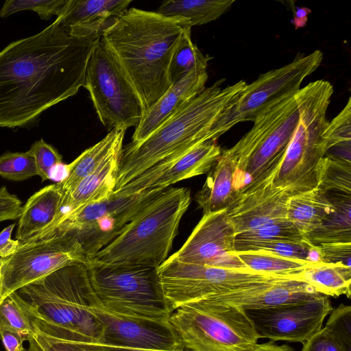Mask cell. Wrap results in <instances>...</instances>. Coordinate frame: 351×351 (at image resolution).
Here are the masks:
<instances>
[{
    "mask_svg": "<svg viewBox=\"0 0 351 351\" xmlns=\"http://www.w3.org/2000/svg\"><path fill=\"white\" fill-rule=\"evenodd\" d=\"M101 33L69 34L55 21L0 51V127L32 124L40 114L84 87L86 67Z\"/></svg>",
    "mask_w": 351,
    "mask_h": 351,
    "instance_id": "1",
    "label": "cell"
},
{
    "mask_svg": "<svg viewBox=\"0 0 351 351\" xmlns=\"http://www.w3.org/2000/svg\"><path fill=\"white\" fill-rule=\"evenodd\" d=\"M184 19L131 8L114 18L101 38L136 92L144 116L172 86L170 65Z\"/></svg>",
    "mask_w": 351,
    "mask_h": 351,
    "instance_id": "2",
    "label": "cell"
},
{
    "mask_svg": "<svg viewBox=\"0 0 351 351\" xmlns=\"http://www.w3.org/2000/svg\"><path fill=\"white\" fill-rule=\"evenodd\" d=\"M11 294L34 330L60 340L100 343L101 306L86 265L66 266Z\"/></svg>",
    "mask_w": 351,
    "mask_h": 351,
    "instance_id": "3",
    "label": "cell"
},
{
    "mask_svg": "<svg viewBox=\"0 0 351 351\" xmlns=\"http://www.w3.org/2000/svg\"><path fill=\"white\" fill-rule=\"evenodd\" d=\"M224 81L205 88L144 140L123 148L114 192L178 150L209 141L213 125L247 84L241 80L222 88Z\"/></svg>",
    "mask_w": 351,
    "mask_h": 351,
    "instance_id": "4",
    "label": "cell"
},
{
    "mask_svg": "<svg viewBox=\"0 0 351 351\" xmlns=\"http://www.w3.org/2000/svg\"><path fill=\"white\" fill-rule=\"evenodd\" d=\"M191 201L187 188L162 191L116 239L89 258L88 265L158 268L167 259Z\"/></svg>",
    "mask_w": 351,
    "mask_h": 351,
    "instance_id": "5",
    "label": "cell"
},
{
    "mask_svg": "<svg viewBox=\"0 0 351 351\" xmlns=\"http://www.w3.org/2000/svg\"><path fill=\"white\" fill-rule=\"evenodd\" d=\"M297 92L265 107L252 129L231 148L223 150L234 164V183L241 194L271 184L299 120Z\"/></svg>",
    "mask_w": 351,
    "mask_h": 351,
    "instance_id": "6",
    "label": "cell"
},
{
    "mask_svg": "<svg viewBox=\"0 0 351 351\" xmlns=\"http://www.w3.org/2000/svg\"><path fill=\"white\" fill-rule=\"evenodd\" d=\"M333 92L332 84L324 80L310 82L297 92L299 120L272 186L292 195L317 186L319 163L328 152L323 132Z\"/></svg>",
    "mask_w": 351,
    "mask_h": 351,
    "instance_id": "7",
    "label": "cell"
},
{
    "mask_svg": "<svg viewBox=\"0 0 351 351\" xmlns=\"http://www.w3.org/2000/svg\"><path fill=\"white\" fill-rule=\"evenodd\" d=\"M184 349L251 351L259 337L244 310L197 301L178 308L168 319Z\"/></svg>",
    "mask_w": 351,
    "mask_h": 351,
    "instance_id": "8",
    "label": "cell"
},
{
    "mask_svg": "<svg viewBox=\"0 0 351 351\" xmlns=\"http://www.w3.org/2000/svg\"><path fill=\"white\" fill-rule=\"evenodd\" d=\"M90 282L104 310L128 316L168 319L158 268L148 266H87Z\"/></svg>",
    "mask_w": 351,
    "mask_h": 351,
    "instance_id": "9",
    "label": "cell"
},
{
    "mask_svg": "<svg viewBox=\"0 0 351 351\" xmlns=\"http://www.w3.org/2000/svg\"><path fill=\"white\" fill-rule=\"evenodd\" d=\"M84 87L100 122L109 131L136 128L142 121L141 101L101 37L92 49Z\"/></svg>",
    "mask_w": 351,
    "mask_h": 351,
    "instance_id": "10",
    "label": "cell"
},
{
    "mask_svg": "<svg viewBox=\"0 0 351 351\" xmlns=\"http://www.w3.org/2000/svg\"><path fill=\"white\" fill-rule=\"evenodd\" d=\"M160 192L130 195L114 192L106 199L88 204L67 216L45 239L73 235L82 245L89 261L116 239Z\"/></svg>",
    "mask_w": 351,
    "mask_h": 351,
    "instance_id": "11",
    "label": "cell"
},
{
    "mask_svg": "<svg viewBox=\"0 0 351 351\" xmlns=\"http://www.w3.org/2000/svg\"><path fill=\"white\" fill-rule=\"evenodd\" d=\"M323 53L298 54L289 64L264 73L246 84L236 99L223 111L208 134L215 141L236 124L254 121L259 112L275 100L300 89L304 80L320 65Z\"/></svg>",
    "mask_w": 351,
    "mask_h": 351,
    "instance_id": "12",
    "label": "cell"
},
{
    "mask_svg": "<svg viewBox=\"0 0 351 351\" xmlns=\"http://www.w3.org/2000/svg\"><path fill=\"white\" fill-rule=\"evenodd\" d=\"M158 273L165 297L173 311L217 293L283 277L186 263L172 255L158 267Z\"/></svg>",
    "mask_w": 351,
    "mask_h": 351,
    "instance_id": "13",
    "label": "cell"
},
{
    "mask_svg": "<svg viewBox=\"0 0 351 351\" xmlns=\"http://www.w3.org/2000/svg\"><path fill=\"white\" fill-rule=\"evenodd\" d=\"M89 264L79 241L64 234L21 243L12 256L2 258V300L10 293L68 265Z\"/></svg>",
    "mask_w": 351,
    "mask_h": 351,
    "instance_id": "14",
    "label": "cell"
},
{
    "mask_svg": "<svg viewBox=\"0 0 351 351\" xmlns=\"http://www.w3.org/2000/svg\"><path fill=\"white\" fill-rule=\"evenodd\" d=\"M332 311L329 297L319 293L300 301L245 312L259 339L303 343L322 328Z\"/></svg>",
    "mask_w": 351,
    "mask_h": 351,
    "instance_id": "15",
    "label": "cell"
},
{
    "mask_svg": "<svg viewBox=\"0 0 351 351\" xmlns=\"http://www.w3.org/2000/svg\"><path fill=\"white\" fill-rule=\"evenodd\" d=\"M103 351H182L184 348L168 319L115 314L100 307Z\"/></svg>",
    "mask_w": 351,
    "mask_h": 351,
    "instance_id": "16",
    "label": "cell"
},
{
    "mask_svg": "<svg viewBox=\"0 0 351 351\" xmlns=\"http://www.w3.org/2000/svg\"><path fill=\"white\" fill-rule=\"evenodd\" d=\"M223 150L215 141H200L158 161L114 192L121 195L162 191L173 184L207 173Z\"/></svg>",
    "mask_w": 351,
    "mask_h": 351,
    "instance_id": "17",
    "label": "cell"
},
{
    "mask_svg": "<svg viewBox=\"0 0 351 351\" xmlns=\"http://www.w3.org/2000/svg\"><path fill=\"white\" fill-rule=\"evenodd\" d=\"M236 234L226 210L204 214L186 242L172 256L186 263L252 271L235 254Z\"/></svg>",
    "mask_w": 351,
    "mask_h": 351,
    "instance_id": "18",
    "label": "cell"
},
{
    "mask_svg": "<svg viewBox=\"0 0 351 351\" xmlns=\"http://www.w3.org/2000/svg\"><path fill=\"white\" fill-rule=\"evenodd\" d=\"M319 293L299 278L280 277L217 293L202 300L246 311L295 302Z\"/></svg>",
    "mask_w": 351,
    "mask_h": 351,
    "instance_id": "19",
    "label": "cell"
},
{
    "mask_svg": "<svg viewBox=\"0 0 351 351\" xmlns=\"http://www.w3.org/2000/svg\"><path fill=\"white\" fill-rule=\"evenodd\" d=\"M292 195L286 189L268 184L243 193L226 209L237 234L288 220L287 204Z\"/></svg>",
    "mask_w": 351,
    "mask_h": 351,
    "instance_id": "20",
    "label": "cell"
},
{
    "mask_svg": "<svg viewBox=\"0 0 351 351\" xmlns=\"http://www.w3.org/2000/svg\"><path fill=\"white\" fill-rule=\"evenodd\" d=\"M123 145L117 147L89 176L62 197L58 217L36 239L47 237L67 216L88 204L102 201L114 193Z\"/></svg>",
    "mask_w": 351,
    "mask_h": 351,
    "instance_id": "21",
    "label": "cell"
},
{
    "mask_svg": "<svg viewBox=\"0 0 351 351\" xmlns=\"http://www.w3.org/2000/svg\"><path fill=\"white\" fill-rule=\"evenodd\" d=\"M207 80L206 70L193 71L173 83L143 117L135 128L131 143H139L152 134L189 101L202 93L206 88Z\"/></svg>",
    "mask_w": 351,
    "mask_h": 351,
    "instance_id": "22",
    "label": "cell"
},
{
    "mask_svg": "<svg viewBox=\"0 0 351 351\" xmlns=\"http://www.w3.org/2000/svg\"><path fill=\"white\" fill-rule=\"evenodd\" d=\"M131 0H67L55 20L69 34L101 33L107 19L128 9Z\"/></svg>",
    "mask_w": 351,
    "mask_h": 351,
    "instance_id": "23",
    "label": "cell"
},
{
    "mask_svg": "<svg viewBox=\"0 0 351 351\" xmlns=\"http://www.w3.org/2000/svg\"><path fill=\"white\" fill-rule=\"evenodd\" d=\"M62 196L58 183L34 193L22 206L15 239L21 243L34 241L49 227L58 215Z\"/></svg>",
    "mask_w": 351,
    "mask_h": 351,
    "instance_id": "24",
    "label": "cell"
},
{
    "mask_svg": "<svg viewBox=\"0 0 351 351\" xmlns=\"http://www.w3.org/2000/svg\"><path fill=\"white\" fill-rule=\"evenodd\" d=\"M234 173L233 161L222 152L195 197L204 214L226 210L238 197L240 193L235 186Z\"/></svg>",
    "mask_w": 351,
    "mask_h": 351,
    "instance_id": "25",
    "label": "cell"
},
{
    "mask_svg": "<svg viewBox=\"0 0 351 351\" xmlns=\"http://www.w3.org/2000/svg\"><path fill=\"white\" fill-rule=\"evenodd\" d=\"M125 130L113 129L98 143L84 151L71 163L65 166L66 175L58 183L62 197L69 195L85 178L118 147L123 145Z\"/></svg>",
    "mask_w": 351,
    "mask_h": 351,
    "instance_id": "26",
    "label": "cell"
},
{
    "mask_svg": "<svg viewBox=\"0 0 351 351\" xmlns=\"http://www.w3.org/2000/svg\"><path fill=\"white\" fill-rule=\"evenodd\" d=\"M332 207L329 193L316 187L289 198L287 217L304 237L319 226Z\"/></svg>",
    "mask_w": 351,
    "mask_h": 351,
    "instance_id": "27",
    "label": "cell"
},
{
    "mask_svg": "<svg viewBox=\"0 0 351 351\" xmlns=\"http://www.w3.org/2000/svg\"><path fill=\"white\" fill-rule=\"evenodd\" d=\"M332 209L319 226L304 237L311 245L351 243V194L328 192Z\"/></svg>",
    "mask_w": 351,
    "mask_h": 351,
    "instance_id": "28",
    "label": "cell"
},
{
    "mask_svg": "<svg viewBox=\"0 0 351 351\" xmlns=\"http://www.w3.org/2000/svg\"><path fill=\"white\" fill-rule=\"evenodd\" d=\"M234 0H170L162 3L156 12L169 16L184 19L190 26L213 21L224 14Z\"/></svg>",
    "mask_w": 351,
    "mask_h": 351,
    "instance_id": "29",
    "label": "cell"
},
{
    "mask_svg": "<svg viewBox=\"0 0 351 351\" xmlns=\"http://www.w3.org/2000/svg\"><path fill=\"white\" fill-rule=\"evenodd\" d=\"M300 278L326 296H351V267L340 264H316L306 269Z\"/></svg>",
    "mask_w": 351,
    "mask_h": 351,
    "instance_id": "30",
    "label": "cell"
},
{
    "mask_svg": "<svg viewBox=\"0 0 351 351\" xmlns=\"http://www.w3.org/2000/svg\"><path fill=\"white\" fill-rule=\"evenodd\" d=\"M238 258L250 270L278 276L300 278L306 269L316 264L287 258L263 251L235 252Z\"/></svg>",
    "mask_w": 351,
    "mask_h": 351,
    "instance_id": "31",
    "label": "cell"
},
{
    "mask_svg": "<svg viewBox=\"0 0 351 351\" xmlns=\"http://www.w3.org/2000/svg\"><path fill=\"white\" fill-rule=\"evenodd\" d=\"M191 27L184 29L173 55L170 65L172 84L193 71L206 70L211 58L204 55L191 40Z\"/></svg>",
    "mask_w": 351,
    "mask_h": 351,
    "instance_id": "32",
    "label": "cell"
},
{
    "mask_svg": "<svg viewBox=\"0 0 351 351\" xmlns=\"http://www.w3.org/2000/svg\"><path fill=\"white\" fill-rule=\"evenodd\" d=\"M305 239L301 232L289 220L271 226L240 232L234 240L235 252H244L249 247L273 241H300Z\"/></svg>",
    "mask_w": 351,
    "mask_h": 351,
    "instance_id": "33",
    "label": "cell"
},
{
    "mask_svg": "<svg viewBox=\"0 0 351 351\" xmlns=\"http://www.w3.org/2000/svg\"><path fill=\"white\" fill-rule=\"evenodd\" d=\"M317 187L326 192L351 194V161L324 156L318 166Z\"/></svg>",
    "mask_w": 351,
    "mask_h": 351,
    "instance_id": "34",
    "label": "cell"
},
{
    "mask_svg": "<svg viewBox=\"0 0 351 351\" xmlns=\"http://www.w3.org/2000/svg\"><path fill=\"white\" fill-rule=\"evenodd\" d=\"M246 251H263L279 256L308 261L314 264L322 263L317 247L307 240L300 241H273L253 245Z\"/></svg>",
    "mask_w": 351,
    "mask_h": 351,
    "instance_id": "35",
    "label": "cell"
},
{
    "mask_svg": "<svg viewBox=\"0 0 351 351\" xmlns=\"http://www.w3.org/2000/svg\"><path fill=\"white\" fill-rule=\"evenodd\" d=\"M323 138L327 143L328 152L333 147H339L343 152L350 154V97L341 111L333 119L328 122L323 132Z\"/></svg>",
    "mask_w": 351,
    "mask_h": 351,
    "instance_id": "36",
    "label": "cell"
},
{
    "mask_svg": "<svg viewBox=\"0 0 351 351\" xmlns=\"http://www.w3.org/2000/svg\"><path fill=\"white\" fill-rule=\"evenodd\" d=\"M37 175L33 155L29 152H7L0 156V176L12 181H23Z\"/></svg>",
    "mask_w": 351,
    "mask_h": 351,
    "instance_id": "37",
    "label": "cell"
},
{
    "mask_svg": "<svg viewBox=\"0 0 351 351\" xmlns=\"http://www.w3.org/2000/svg\"><path fill=\"white\" fill-rule=\"evenodd\" d=\"M0 330L19 333L25 341L34 332L29 319L11 293L0 302Z\"/></svg>",
    "mask_w": 351,
    "mask_h": 351,
    "instance_id": "38",
    "label": "cell"
},
{
    "mask_svg": "<svg viewBox=\"0 0 351 351\" xmlns=\"http://www.w3.org/2000/svg\"><path fill=\"white\" fill-rule=\"evenodd\" d=\"M67 0H7L0 10V16L5 18L23 10H33L41 19L48 20L58 15Z\"/></svg>",
    "mask_w": 351,
    "mask_h": 351,
    "instance_id": "39",
    "label": "cell"
},
{
    "mask_svg": "<svg viewBox=\"0 0 351 351\" xmlns=\"http://www.w3.org/2000/svg\"><path fill=\"white\" fill-rule=\"evenodd\" d=\"M27 341V351H103L100 343L60 340L35 330Z\"/></svg>",
    "mask_w": 351,
    "mask_h": 351,
    "instance_id": "40",
    "label": "cell"
},
{
    "mask_svg": "<svg viewBox=\"0 0 351 351\" xmlns=\"http://www.w3.org/2000/svg\"><path fill=\"white\" fill-rule=\"evenodd\" d=\"M326 330L345 351H351V306L341 304L330 312Z\"/></svg>",
    "mask_w": 351,
    "mask_h": 351,
    "instance_id": "41",
    "label": "cell"
},
{
    "mask_svg": "<svg viewBox=\"0 0 351 351\" xmlns=\"http://www.w3.org/2000/svg\"><path fill=\"white\" fill-rule=\"evenodd\" d=\"M28 151L34 158L37 175L42 182L50 179L51 170L62 162V156L58 150L42 138L34 143Z\"/></svg>",
    "mask_w": 351,
    "mask_h": 351,
    "instance_id": "42",
    "label": "cell"
},
{
    "mask_svg": "<svg viewBox=\"0 0 351 351\" xmlns=\"http://www.w3.org/2000/svg\"><path fill=\"white\" fill-rule=\"evenodd\" d=\"M322 263L351 267V243H327L316 246Z\"/></svg>",
    "mask_w": 351,
    "mask_h": 351,
    "instance_id": "43",
    "label": "cell"
},
{
    "mask_svg": "<svg viewBox=\"0 0 351 351\" xmlns=\"http://www.w3.org/2000/svg\"><path fill=\"white\" fill-rule=\"evenodd\" d=\"M301 351H345L332 335L322 328L303 343Z\"/></svg>",
    "mask_w": 351,
    "mask_h": 351,
    "instance_id": "44",
    "label": "cell"
},
{
    "mask_svg": "<svg viewBox=\"0 0 351 351\" xmlns=\"http://www.w3.org/2000/svg\"><path fill=\"white\" fill-rule=\"evenodd\" d=\"M22 208L19 197L11 194L5 186L0 188V222L19 219Z\"/></svg>",
    "mask_w": 351,
    "mask_h": 351,
    "instance_id": "45",
    "label": "cell"
},
{
    "mask_svg": "<svg viewBox=\"0 0 351 351\" xmlns=\"http://www.w3.org/2000/svg\"><path fill=\"white\" fill-rule=\"evenodd\" d=\"M16 223L5 228L0 232V258H5L14 254L18 250L21 243L12 239L11 236Z\"/></svg>",
    "mask_w": 351,
    "mask_h": 351,
    "instance_id": "46",
    "label": "cell"
},
{
    "mask_svg": "<svg viewBox=\"0 0 351 351\" xmlns=\"http://www.w3.org/2000/svg\"><path fill=\"white\" fill-rule=\"evenodd\" d=\"M0 338L5 351H25L23 348V337L16 332L0 330Z\"/></svg>",
    "mask_w": 351,
    "mask_h": 351,
    "instance_id": "47",
    "label": "cell"
},
{
    "mask_svg": "<svg viewBox=\"0 0 351 351\" xmlns=\"http://www.w3.org/2000/svg\"><path fill=\"white\" fill-rule=\"evenodd\" d=\"M251 351H292V348L287 345L279 346L274 341H269L259 344Z\"/></svg>",
    "mask_w": 351,
    "mask_h": 351,
    "instance_id": "48",
    "label": "cell"
},
{
    "mask_svg": "<svg viewBox=\"0 0 351 351\" xmlns=\"http://www.w3.org/2000/svg\"><path fill=\"white\" fill-rule=\"evenodd\" d=\"M311 10L306 8H298L295 12L293 23L296 28L304 27L308 20L307 16Z\"/></svg>",
    "mask_w": 351,
    "mask_h": 351,
    "instance_id": "49",
    "label": "cell"
},
{
    "mask_svg": "<svg viewBox=\"0 0 351 351\" xmlns=\"http://www.w3.org/2000/svg\"><path fill=\"white\" fill-rule=\"evenodd\" d=\"M2 264V258H0V302L2 300V296H1V289H2V284H1V266Z\"/></svg>",
    "mask_w": 351,
    "mask_h": 351,
    "instance_id": "50",
    "label": "cell"
}]
</instances>
